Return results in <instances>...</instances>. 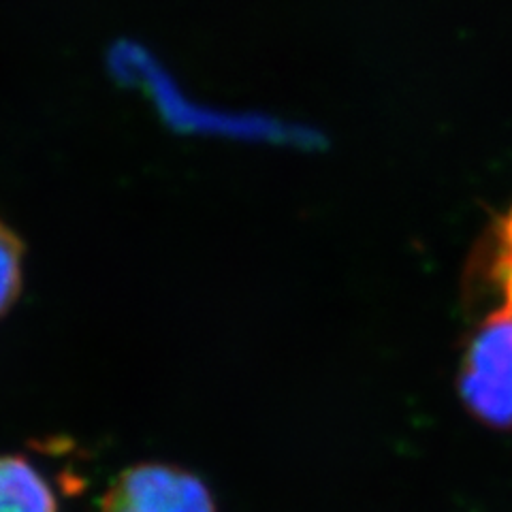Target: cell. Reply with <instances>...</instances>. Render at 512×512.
<instances>
[{
  "mask_svg": "<svg viewBox=\"0 0 512 512\" xmlns=\"http://www.w3.org/2000/svg\"><path fill=\"white\" fill-rule=\"evenodd\" d=\"M459 393L478 421L512 429V314L493 312L478 327L463 355Z\"/></svg>",
  "mask_w": 512,
  "mask_h": 512,
  "instance_id": "6da1fadb",
  "label": "cell"
},
{
  "mask_svg": "<svg viewBox=\"0 0 512 512\" xmlns=\"http://www.w3.org/2000/svg\"><path fill=\"white\" fill-rule=\"evenodd\" d=\"M101 512H216V506L195 474L163 463H141L111 483Z\"/></svg>",
  "mask_w": 512,
  "mask_h": 512,
  "instance_id": "7a4b0ae2",
  "label": "cell"
},
{
  "mask_svg": "<svg viewBox=\"0 0 512 512\" xmlns=\"http://www.w3.org/2000/svg\"><path fill=\"white\" fill-rule=\"evenodd\" d=\"M0 512H58L47 480L24 457H0Z\"/></svg>",
  "mask_w": 512,
  "mask_h": 512,
  "instance_id": "3957f363",
  "label": "cell"
},
{
  "mask_svg": "<svg viewBox=\"0 0 512 512\" xmlns=\"http://www.w3.org/2000/svg\"><path fill=\"white\" fill-rule=\"evenodd\" d=\"M485 274L500 297V310L512 314V207L493 224Z\"/></svg>",
  "mask_w": 512,
  "mask_h": 512,
  "instance_id": "277c9868",
  "label": "cell"
},
{
  "mask_svg": "<svg viewBox=\"0 0 512 512\" xmlns=\"http://www.w3.org/2000/svg\"><path fill=\"white\" fill-rule=\"evenodd\" d=\"M24 244L7 222L0 220V318L15 306L24 282Z\"/></svg>",
  "mask_w": 512,
  "mask_h": 512,
  "instance_id": "5b68a950",
  "label": "cell"
}]
</instances>
